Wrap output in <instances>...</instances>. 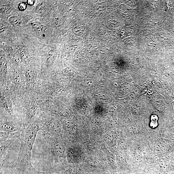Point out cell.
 Returning <instances> with one entry per match:
<instances>
[{
    "label": "cell",
    "instance_id": "52a82bcc",
    "mask_svg": "<svg viewBox=\"0 0 174 174\" xmlns=\"http://www.w3.org/2000/svg\"><path fill=\"white\" fill-rule=\"evenodd\" d=\"M56 56V53L54 50H51L48 52L47 60V64L48 67L53 65Z\"/></svg>",
    "mask_w": 174,
    "mask_h": 174
},
{
    "label": "cell",
    "instance_id": "277c9868",
    "mask_svg": "<svg viewBox=\"0 0 174 174\" xmlns=\"http://www.w3.org/2000/svg\"><path fill=\"white\" fill-rule=\"evenodd\" d=\"M66 158L69 163L71 164L77 163L79 158L78 151L74 147H69L66 149Z\"/></svg>",
    "mask_w": 174,
    "mask_h": 174
},
{
    "label": "cell",
    "instance_id": "ac0fdd59",
    "mask_svg": "<svg viewBox=\"0 0 174 174\" xmlns=\"http://www.w3.org/2000/svg\"><path fill=\"white\" fill-rule=\"evenodd\" d=\"M92 124L93 127L95 128L97 127L100 125L101 124L100 121L98 118L94 119L93 120Z\"/></svg>",
    "mask_w": 174,
    "mask_h": 174
},
{
    "label": "cell",
    "instance_id": "ffe728a7",
    "mask_svg": "<svg viewBox=\"0 0 174 174\" xmlns=\"http://www.w3.org/2000/svg\"><path fill=\"white\" fill-rule=\"evenodd\" d=\"M27 77L29 79H32L33 77V73L32 71L30 70H27L26 71Z\"/></svg>",
    "mask_w": 174,
    "mask_h": 174
},
{
    "label": "cell",
    "instance_id": "2e32d148",
    "mask_svg": "<svg viewBox=\"0 0 174 174\" xmlns=\"http://www.w3.org/2000/svg\"><path fill=\"white\" fill-rule=\"evenodd\" d=\"M44 4L43 2L40 3L38 4L35 8V11L37 13L42 12L44 10Z\"/></svg>",
    "mask_w": 174,
    "mask_h": 174
},
{
    "label": "cell",
    "instance_id": "603a6c76",
    "mask_svg": "<svg viewBox=\"0 0 174 174\" xmlns=\"http://www.w3.org/2000/svg\"><path fill=\"white\" fill-rule=\"evenodd\" d=\"M87 149L88 151H90L92 150L93 146L91 144H89L87 145Z\"/></svg>",
    "mask_w": 174,
    "mask_h": 174
},
{
    "label": "cell",
    "instance_id": "d6986e66",
    "mask_svg": "<svg viewBox=\"0 0 174 174\" xmlns=\"http://www.w3.org/2000/svg\"><path fill=\"white\" fill-rule=\"evenodd\" d=\"M26 8V4L24 3H21L19 4V8L21 11H25Z\"/></svg>",
    "mask_w": 174,
    "mask_h": 174
},
{
    "label": "cell",
    "instance_id": "8992f818",
    "mask_svg": "<svg viewBox=\"0 0 174 174\" xmlns=\"http://www.w3.org/2000/svg\"><path fill=\"white\" fill-rule=\"evenodd\" d=\"M61 122L64 131L69 134L72 133L74 129L73 123L66 119H62Z\"/></svg>",
    "mask_w": 174,
    "mask_h": 174
},
{
    "label": "cell",
    "instance_id": "ba28073f",
    "mask_svg": "<svg viewBox=\"0 0 174 174\" xmlns=\"http://www.w3.org/2000/svg\"><path fill=\"white\" fill-rule=\"evenodd\" d=\"M116 135L115 133L109 132L106 133L104 137V140L107 143L112 145L113 141L115 140Z\"/></svg>",
    "mask_w": 174,
    "mask_h": 174
},
{
    "label": "cell",
    "instance_id": "44dd1931",
    "mask_svg": "<svg viewBox=\"0 0 174 174\" xmlns=\"http://www.w3.org/2000/svg\"><path fill=\"white\" fill-rule=\"evenodd\" d=\"M6 27L5 26L2 24H1V26H0V32L1 33L3 32L5 30Z\"/></svg>",
    "mask_w": 174,
    "mask_h": 174
},
{
    "label": "cell",
    "instance_id": "7c38bea8",
    "mask_svg": "<svg viewBox=\"0 0 174 174\" xmlns=\"http://www.w3.org/2000/svg\"><path fill=\"white\" fill-rule=\"evenodd\" d=\"M18 51L20 55L23 60L25 61H27L28 60L29 58L23 49L20 48L18 50Z\"/></svg>",
    "mask_w": 174,
    "mask_h": 174
},
{
    "label": "cell",
    "instance_id": "5bb4252c",
    "mask_svg": "<svg viewBox=\"0 0 174 174\" xmlns=\"http://www.w3.org/2000/svg\"><path fill=\"white\" fill-rule=\"evenodd\" d=\"M12 59L13 62L16 64H18L20 61V57L18 54L16 53H13L12 56Z\"/></svg>",
    "mask_w": 174,
    "mask_h": 174
},
{
    "label": "cell",
    "instance_id": "9c48e42d",
    "mask_svg": "<svg viewBox=\"0 0 174 174\" xmlns=\"http://www.w3.org/2000/svg\"><path fill=\"white\" fill-rule=\"evenodd\" d=\"M9 21L11 24L13 26H19L21 24L19 18L17 16H11L10 18Z\"/></svg>",
    "mask_w": 174,
    "mask_h": 174
},
{
    "label": "cell",
    "instance_id": "d4e9b609",
    "mask_svg": "<svg viewBox=\"0 0 174 174\" xmlns=\"http://www.w3.org/2000/svg\"><path fill=\"white\" fill-rule=\"evenodd\" d=\"M47 29V27L46 26L42 25L41 27V32H45Z\"/></svg>",
    "mask_w": 174,
    "mask_h": 174
},
{
    "label": "cell",
    "instance_id": "4fadbf2b",
    "mask_svg": "<svg viewBox=\"0 0 174 174\" xmlns=\"http://www.w3.org/2000/svg\"><path fill=\"white\" fill-rule=\"evenodd\" d=\"M7 62L5 58L2 57L1 59V65L2 69L3 70L4 72H5L7 67Z\"/></svg>",
    "mask_w": 174,
    "mask_h": 174
},
{
    "label": "cell",
    "instance_id": "3957f363",
    "mask_svg": "<svg viewBox=\"0 0 174 174\" xmlns=\"http://www.w3.org/2000/svg\"><path fill=\"white\" fill-rule=\"evenodd\" d=\"M16 122L11 121H4L1 124V132H6L13 138L18 139L22 129Z\"/></svg>",
    "mask_w": 174,
    "mask_h": 174
},
{
    "label": "cell",
    "instance_id": "7a4b0ae2",
    "mask_svg": "<svg viewBox=\"0 0 174 174\" xmlns=\"http://www.w3.org/2000/svg\"><path fill=\"white\" fill-rule=\"evenodd\" d=\"M42 135L53 156L55 163L61 162L66 154V149L64 144L59 140L57 135L43 132Z\"/></svg>",
    "mask_w": 174,
    "mask_h": 174
},
{
    "label": "cell",
    "instance_id": "5b68a950",
    "mask_svg": "<svg viewBox=\"0 0 174 174\" xmlns=\"http://www.w3.org/2000/svg\"><path fill=\"white\" fill-rule=\"evenodd\" d=\"M15 139L13 138H10L2 142H1V147H0V156H1V165H2L4 163V161L3 160L6 151L12 143L14 141Z\"/></svg>",
    "mask_w": 174,
    "mask_h": 174
},
{
    "label": "cell",
    "instance_id": "cb8c5ba5",
    "mask_svg": "<svg viewBox=\"0 0 174 174\" xmlns=\"http://www.w3.org/2000/svg\"><path fill=\"white\" fill-rule=\"evenodd\" d=\"M27 3L28 5H34L35 1H34V0H28V1H27Z\"/></svg>",
    "mask_w": 174,
    "mask_h": 174
},
{
    "label": "cell",
    "instance_id": "9a60e30c",
    "mask_svg": "<svg viewBox=\"0 0 174 174\" xmlns=\"http://www.w3.org/2000/svg\"><path fill=\"white\" fill-rule=\"evenodd\" d=\"M30 172L32 174H54L51 172H44L39 171L35 169L34 167L31 169Z\"/></svg>",
    "mask_w": 174,
    "mask_h": 174
},
{
    "label": "cell",
    "instance_id": "6da1fadb",
    "mask_svg": "<svg viewBox=\"0 0 174 174\" xmlns=\"http://www.w3.org/2000/svg\"><path fill=\"white\" fill-rule=\"evenodd\" d=\"M41 130L38 123L22 129L18 139L20 141V148L18 157L11 166L21 171L30 172L33 166L31 163V157L33 146L38 131Z\"/></svg>",
    "mask_w": 174,
    "mask_h": 174
},
{
    "label": "cell",
    "instance_id": "8fae6325",
    "mask_svg": "<svg viewBox=\"0 0 174 174\" xmlns=\"http://www.w3.org/2000/svg\"><path fill=\"white\" fill-rule=\"evenodd\" d=\"M32 26L36 32H41V24L40 22L34 21L32 23Z\"/></svg>",
    "mask_w": 174,
    "mask_h": 174
},
{
    "label": "cell",
    "instance_id": "e0dca14e",
    "mask_svg": "<svg viewBox=\"0 0 174 174\" xmlns=\"http://www.w3.org/2000/svg\"><path fill=\"white\" fill-rule=\"evenodd\" d=\"M108 160L111 165H114L115 164V158L113 154L111 153H108Z\"/></svg>",
    "mask_w": 174,
    "mask_h": 174
},
{
    "label": "cell",
    "instance_id": "30bf717a",
    "mask_svg": "<svg viewBox=\"0 0 174 174\" xmlns=\"http://www.w3.org/2000/svg\"><path fill=\"white\" fill-rule=\"evenodd\" d=\"M1 11L4 14L8 15L11 12L12 8L9 5H4L2 6Z\"/></svg>",
    "mask_w": 174,
    "mask_h": 174
},
{
    "label": "cell",
    "instance_id": "7402d4cb",
    "mask_svg": "<svg viewBox=\"0 0 174 174\" xmlns=\"http://www.w3.org/2000/svg\"><path fill=\"white\" fill-rule=\"evenodd\" d=\"M64 174H78V173L74 171L69 170L66 172Z\"/></svg>",
    "mask_w": 174,
    "mask_h": 174
}]
</instances>
